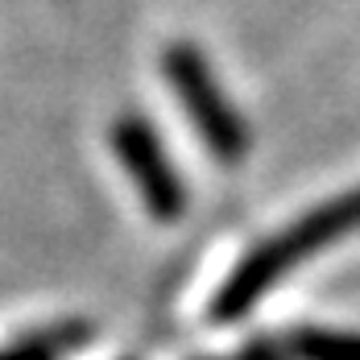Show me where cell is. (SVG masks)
<instances>
[{"mask_svg": "<svg viewBox=\"0 0 360 360\" xmlns=\"http://www.w3.org/2000/svg\"><path fill=\"white\" fill-rule=\"evenodd\" d=\"M236 360H278V352H269V348H249L245 356H236Z\"/></svg>", "mask_w": 360, "mask_h": 360, "instance_id": "8992f818", "label": "cell"}, {"mask_svg": "<svg viewBox=\"0 0 360 360\" xmlns=\"http://www.w3.org/2000/svg\"><path fill=\"white\" fill-rule=\"evenodd\" d=\"M298 360H360V335L348 331H323V327H302L290 340Z\"/></svg>", "mask_w": 360, "mask_h": 360, "instance_id": "5b68a950", "label": "cell"}, {"mask_svg": "<svg viewBox=\"0 0 360 360\" xmlns=\"http://www.w3.org/2000/svg\"><path fill=\"white\" fill-rule=\"evenodd\" d=\"M112 149H116L120 166L129 170L145 212L162 224H174L186 212V186H182L179 170L170 166L162 137L145 124V116H137V112L120 116L112 124Z\"/></svg>", "mask_w": 360, "mask_h": 360, "instance_id": "3957f363", "label": "cell"}, {"mask_svg": "<svg viewBox=\"0 0 360 360\" xmlns=\"http://www.w3.org/2000/svg\"><path fill=\"white\" fill-rule=\"evenodd\" d=\"M352 232H360V186L327 199L319 207H311L302 219H294L278 236H269L265 245H257L228 274V282L212 298V311H207L212 323H236V319H245L286 274H294L315 252H323L327 245H335V240H344Z\"/></svg>", "mask_w": 360, "mask_h": 360, "instance_id": "6da1fadb", "label": "cell"}, {"mask_svg": "<svg viewBox=\"0 0 360 360\" xmlns=\"http://www.w3.org/2000/svg\"><path fill=\"white\" fill-rule=\"evenodd\" d=\"M162 71L170 79L179 104L191 116L195 133L203 137L207 153L216 158L219 166H240L245 153H249V129L236 116V108L228 104V96L219 91L203 50L191 46V41H170L166 54H162Z\"/></svg>", "mask_w": 360, "mask_h": 360, "instance_id": "7a4b0ae2", "label": "cell"}, {"mask_svg": "<svg viewBox=\"0 0 360 360\" xmlns=\"http://www.w3.org/2000/svg\"><path fill=\"white\" fill-rule=\"evenodd\" d=\"M83 340H91V327L87 323H63V327H50V331H37L30 340L13 344V348H4L0 360H63Z\"/></svg>", "mask_w": 360, "mask_h": 360, "instance_id": "277c9868", "label": "cell"}]
</instances>
